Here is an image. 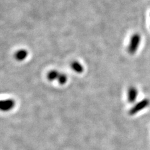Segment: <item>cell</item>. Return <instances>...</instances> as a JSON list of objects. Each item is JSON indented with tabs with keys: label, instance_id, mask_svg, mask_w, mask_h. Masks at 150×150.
I'll return each mask as SVG.
<instances>
[{
	"label": "cell",
	"instance_id": "1",
	"mask_svg": "<svg viewBox=\"0 0 150 150\" xmlns=\"http://www.w3.org/2000/svg\"><path fill=\"white\" fill-rule=\"evenodd\" d=\"M141 42V36L138 33H134L131 37L128 46V51L131 54H134L137 51Z\"/></svg>",
	"mask_w": 150,
	"mask_h": 150
},
{
	"label": "cell",
	"instance_id": "2",
	"mask_svg": "<svg viewBox=\"0 0 150 150\" xmlns=\"http://www.w3.org/2000/svg\"><path fill=\"white\" fill-rule=\"evenodd\" d=\"M150 104V101L149 100L147 99V98H145V99H143L139 103H138L137 104H136L132 108L130 109L129 111V115L133 116L134 115L137 113H138V112L142 111L143 109L146 108Z\"/></svg>",
	"mask_w": 150,
	"mask_h": 150
},
{
	"label": "cell",
	"instance_id": "3",
	"mask_svg": "<svg viewBox=\"0 0 150 150\" xmlns=\"http://www.w3.org/2000/svg\"><path fill=\"white\" fill-rule=\"evenodd\" d=\"M15 106V101L13 99L7 98L0 100V111L8 112L13 110Z\"/></svg>",
	"mask_w": 150,
	"mask_h": 150
},
{
	"label": "cell",
	"instance_id": "4",
	"mask_svg": "<svg viewBox=\"0 0 150 150\" xmlns=\"http://www.w3.org/2000/svg\"><path fill=\"white\" fill-rule=\"evenodd\" d=\"M138 96V90L134 86H131L128 91V101L130 103H134Z\"/></svg>",
	"mask_w": 150,
	"mask_h": 150
},
{
	"label": "cell",
	"instance_id": "5",
	"mask_svg": "<svg viewBox=\"0 0 150 150\" xmlns=\"http://www.w3.org/2000/svg\"><path fill=\"white\" fill-rule=\"evenodd\" d=\"M28 55V51L26 50H20L15 53V58L18 62H22V61L26 59Z\"/></svg>",
	"mask_w": 150,
	"mask_h": 150
},
{
	"label": "cell",
	"instance_id": "6",
	"mask_svg": "<svg viewBox=\"0 0 150 150\" xmlns=\"http://www.w3.org/2000/svg\"><path fill=\"white\" fill-rule=\"evenodd\" d=\"M61 73L57 70H52L50 71L47 74V78L50 81H58Z\"/></svg>",
	"mask_w": 150,
	"mask_h": 150
},
{
	"label": "cell",
	"instance_id": "7",
	"mask_svg": "<svg viewBox=\"0 0 150 150\" xmlns=\"http://www.w3.org/2000/svg\"><path fill=\"white\" fill-rule=\"evenodd\" d=\"M71 67L73 71L77 73H81L84 71L83 66L78 62H73L71 64Z\"/></svg>",
	"mask_w": 150,
	"mask_h": 150
},
{
	"label": "cell",
	"instance_id": "8",
	"mask_svg": "<svg viewBox=\"0 0 150 150\" xmlns=\"http://www.w3.org/2000/svg\"><path fill=\"white\" fill-rule=\"evenodd\" d=\"M68 81V77L67 76V74H65L64 73H61L60 76L59 77V79L58 80V83L61 84V85H64Z\"/></svg>",
	"mask_w": 150,
	"mask_h": 150
}]
</instances>
